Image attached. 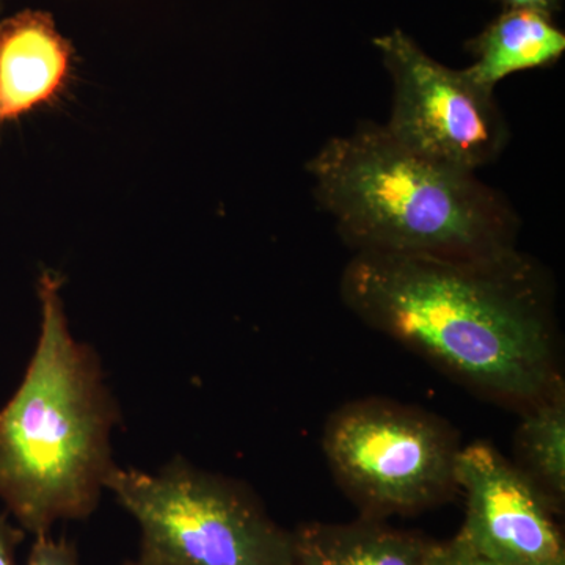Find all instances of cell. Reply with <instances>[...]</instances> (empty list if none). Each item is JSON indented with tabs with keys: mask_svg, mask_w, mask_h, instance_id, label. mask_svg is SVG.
<instances>
[{
	"mask_svg": "<svg viewBox=\"0 0 565 565\" xmlns=\"http://www.w3.org/2000/svg\"><path fill=\"white\" fill-rule=\"evenodd\" d=\"M515 467L555 509L565 504V393L563 388L522 411Z\"/></svg>",
	"mask_w": 565,
	"mask_h": 565,
	"instance_id": "obj_11",
	"label": "cell"
},
{
	"mask_svg": "<svg viewBox=\"0 0 565 565\" xmlns=\"http://www.w3.org/2000/svg\"><path fill=\"white\" fill-rule=\"evenodd\" d=\"M504 10L509 9H527L544 11V13H553V10L559 6V0H498Z\"/></svg>",
	"mask_w": 565,
	"mask_h": 565,
	"instance_id": "obj_15",
	"label": "cell"
},
{
	"mask_svg": "<svg viewBox=\"0 0 565 565\" xmlns=\"http://www.w3.org/2000/svg\"><path fill=\"white\" fill-rule=\"evenodd\" d=\"M393 82V107L384 126L407 150L465 172L493 162L508 141L494 92L465 70L430 57L411 35L394 29L374 39Z\"/></svg>",
	"mask_w": 565,
	"mask_h": 565,
	"instance_id": "obj_6",
	"label": "cell"
},
{
	"mask_svg": "<svg viewBox=\"0 0 565 565\" xmlns=\"http://www.w3.org/2000/svg\"><path fill=\"white\" fill-rule=\"evenodd\" d=\"M470 52L475 62L465 68L468 76L494 92L512 74L559 61L565 52V33L550 13L509 9L471 41Z\"/></svg>",
	"mask_w": 565,
	"mask_h": 565,
	"instance_id": "obj_10",
	"label": "cell"
},
{
	"mask_svg": "<svg viewBox=\"0 0 565 565\" xmlns=\"http://www.w3.org/2000/svg\"><path fill=\"white\" fill-rule=\"evenodd\" d=\"M104 487L139 523L141 556L162 565H294L292 531L243 484L177 457L158 475L114 468Z\"/></svg>",
	"mask_w": 565,
	"mask_h": 565,
	"instance_id": "obj_4",
	"label": "cell"
},
{
	"mask_svg": "<svg viewBox=\"0 0 565 565\" xmlns=\"http://www.w3.org/2000/svg\"><path fill=\"white\" fill-rule=\"evenodd\" d=\"M28 565H81L76 548L66 539H52L50 533L35 535Z\"/></svg>",
	"mask_w": 565,
	"mask_h": 565,
	"instance_id": "obj_12",
	"label": "cell"
},
{
	"mask_svg": "<svg viewBox=\"0 0 565 565\" xmlns=\"http://www.w3.org/2000/svg\"><path fill=\"white\" fill-rule=\"evenodd\" d=\"M433 544L370 516L303 523L292 531L294 565H426Z\"/></svg>",
	"mask_w": 565,
	"mask_h": 565,
	"instance_id": "obj_9",
	"label": "cell"
},
{
	"mask_svg": "<svg viewBox=\"0 0 565 565\" xmlns=\"http://www.w3.org/2000/svg\"><path fill=\"white\" fill-rule=\"evenodd\" d=\"M74 66L73 44L47 11L22 10L0 21V126L58 102Z\"/></svg>",
	"mask_w": 565,
	"mask_h": 565,
	"instance_id": "obj_8",
	"label": "cell"
},
{
	"mask_svg": "<svg viewBox=\"0 0 565 565\" xmlns=\"http://www.w3.org/2000/svg\"><path fill=\"white\" fill-rule=\"evenodd\" d=\"M460 446L441 419L390 401L344 405L323 433L334 478L362 516L384 520L444 503L457 489Z\"/></svg>",
	"mask_w": 565,
	"mask_h": 565,
	"instance_id": "obj_5",
	"label": "cell"
},
{
	"mask_svg": "<svg viewBox=\"0 0 565 565\" xmlns=\"http://www.w3.org/2000/svg\"><path fill=\"white\" fill-rule=\"evenodd\" d=\"M341 294L367 326L497 403L522 412L564 386L552 300L519 250L487 259L356 252Z\"/></svg>",
	"mask_w": 565,
	"mask_h": 565,
	"instance_id": "obj_1",
	"label": "cell"
},
{
	"mask_svg": "<svg viewBox=\"0 0 565 565\" xmlns=\"http://www.w3.org/2000/svg\"><path fill=\"white\" fill-rule=\"evenodd\" d=\"M456 482L467 503L457 537L476 555L494 565H565L555 509L493 446L460 449Z\"/></svg>",
	"mask_w": 565,
	"mask_h": 565,
	"instance_id": "obj_7",
	"label": "cell"
},
{
	"mask_svg": "<svg viewBox=\"0 0 565 565\" xmlns=\"http://www.w3.org/2000/svg\"><path fill=\"white\" fill-rule=\"evenodd\" d=\"M426 565H494L476 555L462 539L452 537L446 542H435L427 556Z\"/></svg>",
	"mask_w": 565,
	"mask_h": 565,
	"instance_id": "obj_13",
	"label": "cell"
},
{
	"mask_svg": "<svg viewBox=\"0 0 565 565\" xmlns=\"http://www.w3.org/2000/svg\"><path fill=\"white\" fill-rule=\"evenodd\" d=\"M315 195L356 252L487 259L516 252L519 218L475 173L430 161L364 126L308 162Z\"/></svg>",
	"mask_w": 565,
	"mask_h": 565,
	"instance_id": "obj_3",
	"label": "cell"
},
{
	"mask_svg": "<svg viewBox=\"0 0 565 565\" xmlns=\"http://www.w3.org/2000/svg\"><path fill=\"white\" fill-rule=\"evenodd\" d=\"M63 278L39 281L41 332L24 381L0 411V500L29 533L84 520L99 503L118 405L90 345L71 333Z\"/></svg>",
	"mask_w": 565,
	"mask_h": 565,
	"instance_id": "obj_2",
	"label": "cell"
},
{
	"mask_svg": "<svg viewBox=\"0 0 565 565\" xmlns=\"http://www.w3.org/2000/svg\"><path fill=\"white\" fill-rule=\"evenodd\" d=\"M126 565H162L159 564L158 561L150 559V557L141 556L137 561H131V563H128Z\"/></svg>",
	"mask_w": 565,
	"mask_h": 565,
	"instance_id": "obj_16",
	"label": "cell"
},
{
	"mask_svg": "<svg viewBox=\"0 0 565 565\" xmlns=\"http://www.w3.org/2000/svg\"><path fill=\"white\" fill-rule=\"evenodd\" d=\"M25 531L11 525L7 514H0V565H17V550L24 541Z\"/></svg>",
	"mask_w": 565,
	"mask_h": 565,
	"instance_id": "obj_14",
	"label": "cell"
},
{
	"mask_svg": "<svg viewBox=\"0 0 565 565\" xmlns=\"http://www.w3.org/2000/svg\"><path fill=\"white\" fill-rule=\"evenodd\" d=\"M3 3H6V0H0V11L3 9Z\"/></svg>",
	"mask_w": 565,
	"mask_h": 565,
	"instance_id": "obj_17",
	"label": "cell"
}]
</instances>
